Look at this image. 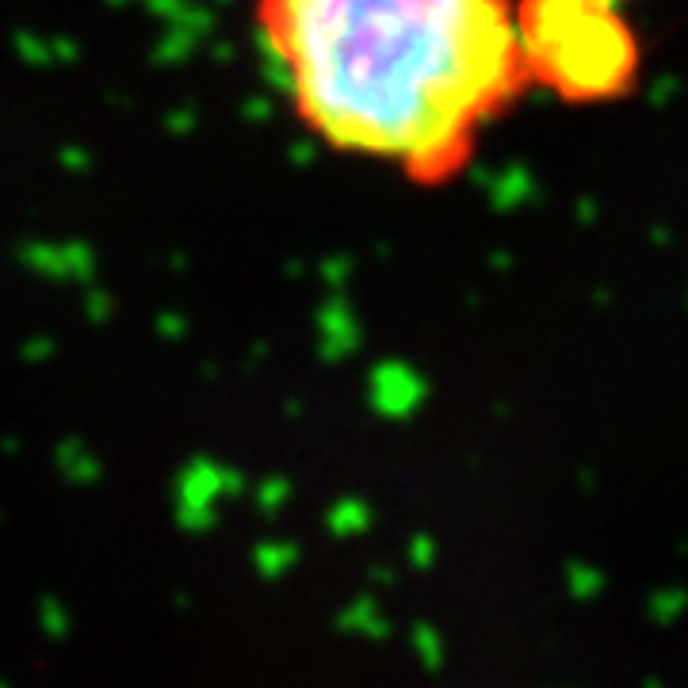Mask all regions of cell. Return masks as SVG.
<instances>
[{
  "label": "cell",
  "instance_id": "7a4b0ae2",
  "mask_svg": "<svg viewBox=\"0 0 688 688\" xmlns=\"http://www.w3.org/2000/svg\"><path fill=\"white\" fill-rule=\"evenodd\" d=\"M528 88L562 104H612L639 85L643 43L624 0H513Z\"/></svg>",
  "mask_w": 688,
  "mask_h": 688
},
{
  "label": "cell",
  "instance_id": "6da1fadb",
  "mask_svg": "<svg viewBox=\"0 0 688 688\" xmlns=\"http://www.w3.org/2000/svg\"><path fill=\"white\" fill-rule=\"evenodd\" d=\"M257 31L314 138L429 188L528 92L513 0H257Z\"/></svg>",
  "mask_w": 688,
  "mask_h": 688
}]
</instances>
